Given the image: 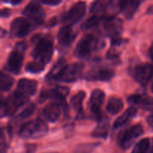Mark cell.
<instances>
[{
    "label": "cell",
    "instance_id": "6da1fadb",
    "mask_svg": "<svg viewBox=\"0 0 153 153\" xmlns=\"http://www.w3.org/2000/svg\"><path fill=\"white\" fill-rule=\"evenodd\" d=\"M83 69V64L79 63L65 64V61L61 59L52 69L47 77L49 79L61 82H75L82 76Z\"/></svg>",
    "mask_w": 153,
    "mask_h": 153
},
{
    "label": "cell",
    "instance_id": "7a4b0ae2",
    "mask_svg": "<svg viewBox=\"0 0 153 153\" xmlns=\"http://www.w3.org/2000/svg\"><path fill=\"white\" fill-rule=\"evenodd\" d=\"M28 100V96L16 91L13 92L7 99L1 101V117L10 116L14 114L18 109L22 107Z\"/></svg>",
    "mask_w": 153,
    "mask_h": 153
},
{
    "label": "cell",
    "instance_id": "3957f363",
    "mask_svg": "<svg viewBox=\"0 0 153 153\" xmlns=\"http://www.w3.org/2000/svg\"><path fill=\"white\" fill-rule=\"evenodd\" d=\"M48 132V126L40 120L30 121L23 126L19 130V136L23 139L41 138Z\"/></svg>",
    "mask_w": 153,
    "mask_h": 153
},
{
    "label": "cell",
    "instance_id": "277c9868",
    "mask_svg": "<svg viewBox=\"0 0 153 153\" xmlns=\"http://www.w3.org/2000/svg\"><path fill=\"white\" fill-rule=\"evenodd\" d=\"M53 55V44L47 37H41L36 43L32 51L33 58L37 61L46 64L49 62Z\"/></svg>",
    "mask_w": 153,
    "mask_h": 153
},
{
    "label": "cell",
    "instance_id": "5b68a950",
    "mask_svg": "<svg viewBox=\"0 0 153 153\" xmlns=\"http://www.w3.org/2000/svg\"><path fill=\"white\" fill-rule=\"evenodd\" d=\"M37 26L28 18L18 17L11 22L10 31L14 37L22 38L31 33Z\"/></svg>",
    "mask_w": 153,
    "mask_h": 153
},
{
    "label": "cell",
    "instance_id": "8992f818",
    "mask_svg": "<svg viewBox=\"0 0 153 153\" xmlns=\"http://www.w3.org/2000/svg\"><path fill=\"white\" fill-rule=\"evenodd\" d=\"M97 45V39L94 34H88L78 43L74 54L79 58H85L92 53Z\"/></svg>",
    "mask_w": 153,
    "mask_h": 153
},
{
    "label": "cell",
    "instance_id": "52a82bcc",
    "mask_svg": "<svg viewBox=\"0 0 153 153\" xmlns=\"http://www.w3.org/2000/svg\"><path fill=\"white\" fill-rule=\"evenodd\" d=\"M143 128L140 124H137L126 130L119 137V144L123 149H127L131 147L136 139L141 136Z\"/></svg>",
    "mask_w": 153,
    "mask_h": 153
},
{
    "label": "cell",
    "instance_id": "ba28073f",
    "mask_svg": "<svg viewBox=\"0 0 153 153\" xmlns=\"http://www.w3.org/2000/svg\"><path fill=\"white\" fill-rule=\"evenodd\" d=\"M23 46H19L17 49L10 52L4 67L6 70L14 74L19 73L23 63Z\"/></svg>",
    "mask_w": 153,
    "mask_h": 153
},
{
    "label": "cell",
    "instance_id": "9c48e42d",
    "mask_svg": "<svg viewBox=\"0 0 153 153\" xmlns=\"http://www.w3.org/2000/svg\"><path fill=\"white\" fill-rule=\"evenodd\" d=\"M86 10V4L84 1L76 3L67 13L63 16L62 20L74 25L79 22L84 16Z\"/></svg>",
    "mask_w": 153,
    "mask_h": 153
},
{
    "label": "cell",
    "instance_id": "30bf717a",
    "mask_svg": "<svg viewBox=\"0 0 153 153\" xmlns=\"http://www.w3.org/2000/svg\"><path fill=\"white\" fill-rule=\"evenodd\" d=\"M133 77L138 83L146 85L153 77V66L152 64H140L133 70Z\"/></svg>",
    "mask_w": 153,
    "mask_h": 153
},
{
    "label": "cell",
    "instance_id": "8fae6325",
    "mask_svg": "<svg viewBox=\"0 0 153 153\" xmlns=\"http://www.w3.org/2000/svg\"><path fill=\"white\" fill-rule=\"evenodd\" d=\"M24 16L31 21H32L35 25H40L43 23L45 18V13L40 4L37 3H31L26 6L22 12Z\"/></svg>",
    "mask_w": 153,
    "mask_h": 153
},
{
    "label": "cell",
    "instance_id": "7c38bea8",
    "mask_svg": "<svg viewBox=\"0 0 153 153\" xmlns=\"http://www.w3.org/2000/svg\"><path fill=\"white\" fill-rule=\"evenodd\" d=\"M104 29L105 34L112 39L120 37L123 31V21L114 16H108L105 19Z\"/></svg>",
    "mask_w": 153,
    "mask_h": 153
},
{
    "label": "cell",
    "instance_id": "4fadbf2b",
    "mask_svg": "<svg viewBox=\"0 0 153 153\" xmlns=\"http://www.w3.org/2000/svg\"><path fill=\"white\" fill-rule=\"evenodd\" d=\"M114 76V72L108 68H96L88 72L85 76V79L88 81H101L106 82Z\"/></svg>",
    "mask_w": 153,
    "mask_h": 153
},
{
    "label": "cell",
    "instance_id": "5bb4252c",
    "mask_svg": "<svg viewBox=\"0 0 153 153\" xmlns=\"http://www.w3.org/2000/svg\"><path fill=\"white\" fill-rule=\"evenodd\" d=\"M105 100V93L100 89L95 90L92 92L90 98L89 105L91 112L96 117H100V108Z\"/></svg>",
    "mask_w": 153,
    "mask_h": 153
},
{
    "label": "cell",
    "instance_id": "9a60e30c",
    "mask_svg": "<svg viewBox=\"0 0 153 153\" xmlns=\"http://www.w3.org/2000/svg\"><path fill=\"white\" fill-rule=\"evenodd\" d=\"M76 33L70 25L62 27L58 31V43L62 47H69L76 38Z\"/></svg>",
    "mask_w": 153,
    "mask_h": 153
},
{
    "label": "cell",
    "instance_id": "2e32d148",
    "mask_svg": "<svg viewBox=\"0 0 153 153\" xmlns=\"http://www.w3.org/2000/svg\"><path fill=\"white\" fill-rule=\"evenodd\" d=\"M69 89L65 87H56L52 89L48 90V91H43L40 95V100L41 101L47 100V99H52V100H64L69 94Z\"/></svg>",
    "mask_w": 153,
    "mask_h": 153
},
{
    "label": "cell",
    "instance_id": "e0dca14e",
    "mask_svg": "<svg viewBox=\"0 0 153 153\" xmlns=\"http://www.w3.org/2000/svg\"><path fill=\"white\" fill-rule=\"evenodd\" d=\"M43 115L46 120L51 123H55L59 119L61 108L57 103H51L43 108Z\"/></svg>",
    "mask_w": 153,
    "mask_h": 153
},
{
    "label": "cell",
    "instance_id": "ac0fdd59",
    "mask_svg": "<svg viewBox=\"0 0 153 153\" xmlns=\"http://www.w3.org/2000/svg\"><path fill=\"white\" fill-rule=\"evenodd\" d=\"M17 87L19 91L28 96L34 95L37 91V82L34 80L22 79L18 82Z\"/></svg>",
    "mask_w": 153,
    "mask_h": 153
},
{
    "label": "cell",
    "instance_id": "d6986e66",
    "mask_svg": "<svg viewBox=\"0 0 153 153\" xmlns=\"http://www.w3.org/2000/svg\"><path fill=\"white\" fill-rule=\"evenodd\" d=\"M136 114H137V109H136L135 108H129L127 109L121 116H120L119 117L115 120V122L114 123L113 128H114V129H117V128L123 126L125 125L126 123H127L130 120L132 119V118L135 116Z\"/></svg>",
    "mask_w": 153,
    "mask_h": 153
},
{
    "label": "cell",
    "instance_id": "ffe728a7",
    "mask_svg": "<svg viewBox=\"0 0 153 153\" xmlns=\"http://www.w3.org/2000/svg\"><path fill=\"white\" fill-rule=\"evenodd\" d=\"M109 132V123L107 121H101L93 130L91 136L96 138L105 139Z\"/></svg>",
    "mask_w": 153,
    "mask_h": 153
},
{
    "label": "cell",
    "instance_id": "44dd1931",
    "mask_svg": "<svg viewBox=\"0 0 153 153\" xmlns=\"http://www.w3.org/2000/svg\"><path fill=\"white\" fill-rule=\"evenodd\" d=\"M123 108V102L120 99L115 98H111L109 100L107 104V107H106V110L110 114L115 115L117 114L118 113L122 111Z\"/></svg>",
    "mask_w": 153,
    "mask_h": 153
},
{
    "label": "cell",
    "instance_id": "7402d4cb",
    "mask_svg": "<svg viewBox=\"0 0 153 153\" xmlns=\"http://www.w3.org/2000/svg\"><path fill=\"white\" fill-rule=\"evenodd\" d=\"M86 94L84 91H79L76 94H75L71 98L70 102L73 108L77 111L79 114H82L83 112V108H82V103L83 100H85Z\"/></svg>",
    "mask_w": 153,
    "mask_h": 153
},
{
    "label": "cell",
    "instance_id": "603a6c76",
    "mask_svg": "<svg viewBox=\"0 0 153 153\" xmlns=\"http://www.w3.org/2000/svg\"><path fill=\"white\" fill-rule=\"evenodd\" d=\"M119 8L120 10L126 16V17H131L137 7L131 3V0H120Z\"/></svg>",
    "mask_w": 153,
    "mask_h": 153
},
{
    "label": "cell",
    "instance_id": "cb8c5ba5",
    "mask_svg": "<svg viewBox=\"0 0 153 153\" xmlns=\"http://www.w3.org/2000/svg\"><path fill=\"white\" fill-rule=\"evenodd\" d=\"M113 0H97L91 7V12L94 13H100L105 11Z\"/></svg>",
    "mask_w": 153,
    "mask_h": 153
},
{
    "label": "cell",
    "instance_id": "d4e9b609",
    "mask_svg": "<svg viewBox=\"0 0 153 153\" xmlns=\"http://www.w3.org/2000/svg\"><path fill=\"white\" fill-rule=\"evenodd\" d=\"M14 79L12 76L1 72L0 75V88L1 91H7L13 85Z\"/></svg>",
    "mask_w": 153,
    "mask_h": 153
},
{
    "label": "cell",
    "instance_id": "484cf974",
    "mask_svg": "<svg viewBox=\"0 0 153 153\" xmlns=\"http://www.w3.org/2000/svg\"><path fill=\"white\" fill-rule=\"evenodd\" d=\"M100 145V143H86L76 146L73 153H93L96 148Z\"/></svg>",
    "mask_w": 153,
    "mask_h": 153
},
{
    "label": "cell",
    "instance_id": "4316f807",
    "mask_svg": "<svg viewBox=\"0 0 153 153\" xmlns=\"http://www.w3.org/2000/svg\"><path fill=\"white\" fill-rule=\"evenodd\" d=\"M44 66L45 64L40 61H33L27 64L25 67V70L31 73H39L43 71Z\"/></svg>",
    "mask_w": 153,
    "mask_h": 153
},
{
    "label": "cell",
    "instance_id": "83f0119b",
    "mask_svg": "<svg viewBox=\"0 0 153 153\" xmlns=\"http://www.w3.org/2000/svg\"><path fill=\"white\" fill-rule=\"evenodd\" d=\"M106 17L105 16H93L91 18L87 19L84 24L82 25V28L83 29H89V28H92L94 27L97 26L100 23L102 19H105Z\"/></svg>",
    "mask_w": 153,
    "mask_h": 153
},
{
    "label": "cell",
    "instance_id": "f1b7e54d",
    "mask_svg": "<svg viewBox=\"0 0 153 153\" xmlns=\"http://www.w3.org/2000/svg\"><path fill=\"white\" fill-rule=\"evenodd\" d=\"M150 142L148 138L142 139L137 143L132 153H146L149 150Z\"/></svg>",
    "mask_w": 153,
    "mask_h": 153
},
{
    "label": "cell",
    "instance_id": "f546056e",
    "mask_svg": "<svg viewBox=\"0 0 153 153\" xmlns=\"http://www.w3.org/2000/svg\"><path fill=\"white\" fill-rule=\"evenodd\" d=\"M35 111V105L34 104H30L29 105L27 106L19 115L16 117V119L18 121L23 120L27 119L28 117H29L30 116L33 114V113Z\"/></svg>",
    "mask_w": 153,
    "mask_h": 153
},
{
    "label": "cell",
    "instance_id": "4dcf8cb0",
    "mask_svg": "<svg viewBox=\"0 0 153 153\" xmlns=\"http://www.w3.org/2000/svg\"><path fill=\"white\" fill-rule=\"evenodd\" d=\"M140 105V108L143 110L148 111H153V98L150 97H142Z\"/></svg>",
    "mask_w": 153,
    "mask_h": 153
},
{
    "label": "cell",
    "instance_id": "1f68e13d",
    "mask_svg": "<svg viewBox=\"0 0 153 153\" xmlns=\"http://www.w3.org/2000/svg\"><path fill=\"white\" fill-rule=\"evenodd\" d=\"M7 149H8V143H7V138H6L4 129H1V146H0V153H7Z\"/></svg>",
    "mask_w": 153,
    "mask_h": 153
},
{
    "label": "cell",
    "instance_id": "d6a6232c",
    "mask_svg": "<svg viewBox=\"0 0 153 153\" xmlns=\"http://www.w3.org/2000/svg\"><path fill=\"white\" fill-rule=\"evenodd\" d=\"M142 97L140 95H132L128 97V102L129 104L131 105H140V101H141Z\"/></svg>",
    "mask_w": 153,
    "mask_h": 153
},
{
    "label": "cell",
    "instance_id": "836d02e7",
    "mask_svg": "<svg viewBox=\"0 0 153 153\" xmlns=\"http://www.w3.org/2000/svg\"><path fill=\"white\" fill-rule=\"evenodd\" d=\"M25 153H34L37 149V146L35 144H26L25 146Z\"/></svg>",
    "mask_w": 153,
    "mask_h": 153
},
{
    "label": "cell",
    "instance_id": "e575fe53",
    "mask_svg": "<svg viewBox=\"0 0 153 153\" xmlns=\"http://www.w3.org/2000/svg\"><path fill=\"white\" fill-rule=\"evenodd\" d=\"M62 0H41L43 4H49V5H57L60 4Z\"/></svg>",
    "mask_w": 153,
    "mask_h": 153
},
{
    "label": "cell",
    "instance_id": "d590c367",
    "mask_svg": "<svg viewBox=\"0 0 153 153\" xmlns=\"http://www.w3.org/2000/svg\"><path fill=\"white\" fill-rule=\"evenodd\" d=\"M10 15V10L8 9H3L1 11V16L2 17H7Z\"/></svg>",
    "mask_w": 153,
    "mask_h": 153
},
{
    "label": "cell",
    "instance_id": "8d00e7d4",
    "mask_svg": "<svg viewBox=\"0 0 153 153\" xmlns=\"http://www.w3.org/2000/svg\"><path fill=\"white\" fill-rule=\"evenodd\" d=\"M147 123L149 125V126L153 129V114H152L149 115L147 117Z\"/></svg>",
    "mask_w": 153,
    "mask_h": 153
},
{
    "label": "cell",
    "instance_id": "74e56055",
    "mask_svg": "<svg viewBox=\"0 0 153 153\" xmlns=\"http://www.w3.org/2000/svg\"><path fill=\"white\" fill-rule=\"evenodd\" d=\"M144 1H145V0H131V3H132V4L137 7H138V6L140 5V4Z\"/></svg>",
    "mask_w": 153,
    "mask_h": 153
},
{
    "label": "cell",
    "instance_id": "f35d334b",
    "mask_svg": "<svg viewBox=\"0 0 153 153\" xmlns=\"http://www.w3.org/2000/svg\"><path fill=\"white\" fill-rule=\"evenodd\" d=\"M22 1V0H10L9 1H10L12 4H14V5H16V4H19V3H20Z\"/></svg>",
    "mask_w": 153,
    "mask_h": 153
},
{
    "label": "cell",
    "instance_id": "ab89813d",
    "mask_svg": "<svg viewBox=\"0 0 153 153\" xmlns=\"http://www.w3.org/2000/svg\"><path fill=\"white\" fill-rule=\"evenodd\" d=\"M149 56H150L151 59L153 61V43H152V46H151L150 49H149Z\"/></svg>",
    "mask_w": 153,
    "mask_h": 153
},
{
    "label": "cell",
    "instance_id": "60d3db41",
    "mask_svg": "<svg viewBox=\"0 0 153 153\" xmlns=\"http://www.w3.org/2000/svg\"><path fill=\"white\" fill-rule=\"evenodd\" d=\"M45 153H59V152H45Z\"/></svg>",
    "mask_w": 153,
    "mask_h": 153
},
{
    "label": "cell",
    "instance_id": "b9f144b4",
    "mask_svg": "<svg viewBox=\"0 0 153 153\" xmlns=\"http://www.w3.org/2000/svg\"><path fill=\"white\" fill-rule=\"evenodd\" d=\"M152 152L153 153V140H152Z\"/></svg>",
    "mask_w": 153,
    "mask_h": 153
},
{
    "label": "cell",
    "instance_id": "7bdbcfd3",
    "mask_svg": "<svg viewBox=\"0 0 153 153\" xmlns=\"http://www.w3.org/2000/svg\"><path fill=\"white\" fill-rule=\"evenodd\" d=\"M151 89H152V92L153 93V83H152V88H151Z\"/></svg>",
    "mask_w": 153,
    "mask_h": 153
}]
</instances>
